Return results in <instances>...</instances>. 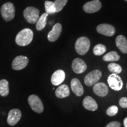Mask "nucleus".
<instances>
[{"mask_svg": "<svg viewBox=\"0 0 127 127\" xmlns=\"http://www.w3.org/2000/svg\"><path fill=\"white\" fill-rule=\"evenodd\" d=\"M34 34L31 30L25 28L19 32L15 38V42L17 45L24 47L31 43L33 39Z\"/></svg>", "mask_w": 127, "mask_h": 127, "instance_id": "1", "label": "nucleus"}, {"mask_svg": "<svg viewBox=\"0 0 127 127\" xmlns=\"http://www.w3.org/2000/svg\"><path fill=\"white\" fill-rule=\"evenodd\" d=\"M76 51L79 55H85L88 51L90 47V41L88 38L82 36L79 38L75 43Z\"/></svg>", "mask_w": 127, "mask_h": 127, "instance_id": "2", "label": "nucleus"}, {"mask_svg": "<svg viewBox=\"0 0 127 127\" xmlns=\"http://www.w3.org/2000/svg\"><path fill=\"white\" fill-rule=\"evenodd\" d=\"M15 7L12 3L7 2L1 7V14L5 21L13 20L15 17Z\"/></svg>", "mask_w": 127, "mask_h": 127, "instance_id": "3", "label": "nucleus"}, {"mask_svg": "<svg viewBox=\"0 0 127 127\" xmlns=\"http://www.w3.org/2000/svg\"><path fill=\"white\" fill-rule=\"evenodd\" d=\"M24 17L28 23L35 24L39 18V11L32 7L26 8L23 12Z\"/></svg>", "mask_w": 127, "mask_h": 127, "instance_id": "4", "label": "nucleus"}, {"mask_svg": "<svg viewBox=\"0 0 127 127\" xmlns=\"http://www.w3.org/2000/svg\"><path fill=\"white\" fill-rule=\"evenodd\" d=\"M28 101L31 109L36 113L40 114L43 112V104L37 95H31L28 98Z\"/></svg>", "mask_w": 127, "mask_h": 127, "instance_id": "5", "label": "nucleus"}, {"mask_svg": "<svg viewBox=\"0 0 127 127\" xmlns=\"http://www.w3.org/2000/svg\"><path fill=\"white\" fill-rule=\"evenodd\" d=\"M108 84L109 87L115 91H120L123 87V82L118 74H112L108 77Z\"/></svg>", "mask_w": 127, "mask_h": 127, "instance_id": "6", "label": "nucleus"}, {"mask_svg": "<svg viewBox=\"0 0 127 127\" xmlns=\"http://www.w3.org/2000/svg\"><path fill=\"white\" fill-rule=\"evenodd\" d=\"M102 76V73L99 70L96 69L88 73L84 78V83L87 86H92L97 83Z\"/></svg>", "mask_w": 127, "mask_h": 127, "instance_id": "7", "label": "nucleus"}, {"mask_svg": "<svg viewBox=\"0 0 127 127\" xmlns=\"http://www.w3.org/2000/svg\"><path fill=\"white\" fill-rule=\"evenodd\" d=\"M28 62H29V60L27 57L23 56V55L17 56L14 58L12 61V68L14 70H21L26 67Z\"/></svg>", "mask_w": 127, "mask_h": 127, "instance_id": "8", "label": "nucleus"}, {"mask_svg": "<svg viewBox=\"0 0 127 127\" xmlns=\"http://www.w3.org/2000/svg\"><path fill=\"white\" fill-rule=\"evenodd\" d=\"M21 112L18 109H12L9 111L7 118V123L11 126H14L18 123L21 118Z\"/></svg>", "mask_w": 127, "mask_h": 127, "instance_id": "9", "label": "nucleus"}, {"mask_svg": "<svg viewBox=\"0 0 127 127\" xmlns=\"http://www.w3.org/2000/svg\"><path fill=\"white\" fill-rule=\"evenodd\" d=\"M101 2L99 0H93L84 5V10L87 13H94L101 9Z\"/></svg>", "mask_w": 127, "mask_h": 127, "instance_id": "10", "label": "nucleus"}, {"mask_svg": "<svg viewBox=\"0 0 127 127\" xmlns=\"http://www.w3.org/2000/svg\"><path fill=\"white\" fill-rule=\"evenodd\" d=\"M96 31L99 34L107 36H113L115 33V29L112 25L107 24H102L96 27Z\"/></svg>", "mask_w": 127, "mask_h": 127, "instance_id": "11", "label": "nucleus"}, {"mask_svg": "<svg viewBox=\"0 0 127 127\" xmlns=\"http://www.w3.org/2000/svg\"><path fill=\"white\" fill-rule=\"evenodd\" d=\"M62 32V25L61 24L57 23L54 25L51 31L48 34V39L50 42H54L60 37Z\"/></svg>", "mask_w": 127, "mask_h": 127, "instance_id": "12", "label": "nucleus"}, {"mask_svg": "<svg viewBox=\"0 0 127 127\" xmlns=\"http://www.w3.org/2000/svg\"><path fill=\"white\" fill-rule=\"evenodd\" d=\"M72 68L74 72L77 74H81L86 71L87 66L83 60L77 58L73 61Z\"/></svg>", "mask_w": 127, "mask_h": 127, "instance_id": "13", "label": "nucleus"}, {"mask_svg": "<svg viewBox=\"0 0 127 127\" xmlns=\"http://www.w3.org/2000/svg\"><path fill=\"white\" fill-rule=\"evenodd\" d=\"M65 78V72L61 69H58L53 73L51 77V82L55 86L59 85L63 83Z\"/></svg>", "mask_w": 127, "mask_h": 127, "instance_id": "14", "label": "nucleus"}, {"mask_svg": "<svg viewBox=\"0 0 127 127\" xmlns=\"http://www.w3.org/2000/svg\"><path fill=\"white\" fill-rule=\"evenodd\" d=\"M94 93L98 96H105L108 93V88L105 84L103 82H98L94 85L93 88Z\"/></svg>", "mask_w": 127, "mask_h": 127, "instance_id": "15", "label": "nucleus"}, {"mask_svg": "<svg viewBox=\"0 0 127 127\" xmlns=\"http://www.w3.org/2000/svg\"><path fill=\"white\" fill-rule=\"evenodd\" d=\"M71 87L75 94L78 96H80L84 94V88L81 83L77 78H74L71 80Z\"/></svg>", "mask_w": 127, "mask_h": 127, "instance_id": "16", "label": "nucleus"}, {"mask_svg": "<svg viewBox=\"0 0 127 127\" xmlns=\"http://www.w3.org/2000/svg\"><path fill=\"white\" fill-rule=\"evenodd\" d=\"M83 106L89 111H95L98 109V104L95 99L90 96H87L83 100Z\"/></svg>", "mask_w": 127, "mask_h": 127, "instance_id": "17", "label": "nucleus"}, {"mask_svg": "<svg viewBox=\"0 0 127 127\" xmlns=\"http://www.w3.org/2000/svg\"><path fill=\"white\" fill-rule=\"evenodd\" d=\"M116 45L124 54L127 53V39L124 35H119L115 40Z\"/></svg>", "mask_w": 127, "mask_h": 127, "instance_id": "18", "label": "nucleus"}, {"mask_svg": "<svg viewBox=\"0 0 127 127\" xmlns=\"http://www.w3.org/2000/svg\"><path fill=\"white\" fill-rule=\"evenodd\" d=\"M70 94L69 87L65 84H63L58 87L55 91V95L59 98H64L68 96Z\"/></svg>", "mask_w": 127, "mask_h": 127, "instance_id": "19", "label": "nucleus"}, {"mask_svg": "<svg viewBox=\"0 0 127 127\" xmlns=\"http://www.w3.org/2000/svg\"><path fill=\"white\" fill-rule=\"evenodd\" d=\"M9 82L6 79L0 80V95L7 96L9 94Z\"/></svg>", "mask_w": 127, "mask_h": 127, "instance_id": "20", "label": "nucleus"}, {"mask_svg": "<svg viewBox=\"0 0 127 127\" xmlns=\"http://www.w3.org/2000/svg\"><path fill=\"white\" fill-rule=\"evenodd\" d=\"M48 14L44 13L40 17H39L38 20L36 23V28L38 31H41L43 30L47 24V20Z\"/></svg>", "mask_w": 127, "mask_h": 127, "instance_id": "21", "label": "nucleus"}, {"mask_svg": "<svg viewBox=\"0 0 127 127\" xmlns=\"http://www.w3.org/2000/svg\"><path fill=\"white\" fill-rule=\"evenodd\" d=\"M120 57L117 52L111 51L107 53L103 57V60L107 62H113L117 61L120 60Z\"/></svg>", "mask_w": 127, "mask_h": 127, "instance_id": "22", "label": "nucleus"}, {"mask_svg": "<svg viewBox=\"0 0 127 127\" xmlns=\"http://www.w3.org/2000/svg\"><path fill=\"white\" fill-rule=\"evenodd\" d=\"M45 8L46 13L48 14H53L57 12L54 4L53 2H51V1H45Z\"/></svg>", "mask_w": 127, "mask_h": 127, "instance_id": "23", "label": "nucleus"}, {"mask_svg": "<svg viewBox=\"0 0 127 127\" xmlns=\"http://www.w3.org/2000/svg\"><path fill=\"white\" fill-rule=\"evenodd\" d=\"M109 71L112 74H119L121 72L122 68L119 64H117L116 63H110L108 66Z\"/></svg>", "mask_w": 127, "mask_h": 127, "instance_id": "24", "label": "nucleus"}, {"mask_svg": "<svg viewBox=\"0 0 127 127\" xmlns=\"http://www.w3.org/2000/svg\"><path fill=\"white\" fill-rule=\"evenodd\" d=\"M105 51L106 47L102 44H98V45H95L93 50L94 54L95 55H97V56L104 54Z\"/></svg>", "mask_w": 127, "mask_h": 127, "instance_id": "25", "label": "nucleus"}, {"mask_svg": "<svg viewBox=\"0 0 127 127\" xmlns=\"http://www.w3.org/2000/svg\"><path fill=\"white\" fill-rule=\"evenodd\" d=\"M67 2L68 0H55L54 2V4L55 9H56V12H58L61 11Z\"/></svg>", "mask_w": 127, "mask_h": 127, "instance_id": "26", "label": "nucleus"}, {"mask_svg": "<svg viewBox=\"0 0 127 127\" xmlns=\"http://www.w3.org/2000/svg\"><path fill=\"white\" fill-rule=\"evenodd\" d=\"M118 108L117 106L112 105L108 108L107 110V114L108 115L112 117V116L115 115L116 114L118 113Z\"/></svg>", "mask_w": 127, "mask_h": 127, "instance_id": "27", "label": "nucleus"}, {"mask_svg": "<svg viewBox=\"0 0 127 127\" xmlns=\"http://www.w3.org/2000/svg\"><path fill=\"white\" fill-rule=\"evenodd\" d=\"M121 107L124 108H127V98L123 97L120 99L119 102Z\"/></svg>", "mask_w": 127, "mask_h": 127, "instance_id": "28", "label": "nucleus"}, {"mask_svg": "<svg viewBox=\"0 0 127 127\" xmlns=\"http://www.w3.org/2000/svg\"><path fill=\"white\" fill-rule=\"evenodd\" d=\"M106 127H121V124L117 121H112L108 124Z\"/></svg>", "mask_w": 127, "mask_h": 127, "instance_id": "29", "label": "nucleus"}, {"mask_svg": "<svg viewBox=\"0 0 127 127\" xmlns=\"http://www.w3.org/2000/svg\"><path fill=\"white\" fill-rule=\"evenodd\" d=\"M124 125L125 127H127V117H126L124 120Z\"/></svg>", "mask_w": 127, "mask_h": 127, "instance_id": "30", "label": "nucleus"}, {"mask_svg": "<svg viewBox=\"0 0 127 127\" xmlns=\"http://www.w3.org/2000/svg\"></svg>", "mask_w": 127, "mask_h": 127, "instance_id": "31", "label": "nucleus"}, {"mask_svg": "<svg viewBox=\"0 0 127 127\" xmlns=\"http://www.w3.org/2000/svg\"><path fill=\"white\" fill-rule=\"evenodd\" d=\"M125 1H127V0H125Z\"/></svg>", "mask_w": 127, "mask_h": 127, "instance_id": "32", "label": "nucleus"}]
</instances>
